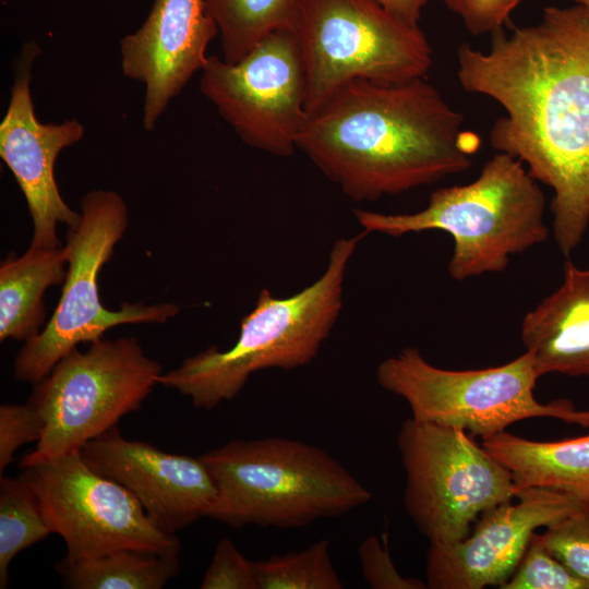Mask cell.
Masks as SVG:
<instances>
[{
  "label": "cell",
  "instance_id": "4",
  "mask_svg": "<svg viewBox=\"0 0 589 589\" xmlns=\"http://www.w3.org/2000/svg\"><path fill=\"white\" fill-rule=\"evenodd\" d=\"M200 458L217 491L207 517L235 528L304 527L342 516L372 498L330 454L299 440H233Z\"/></svg>",
  "mask_w": 589,
  "mask_h": 589
},
{
  "label": "cell",
  "instance_id": "8",
  "mask_svg": "<svg viewBox=\"0 0 589 589\" xmlns=\"http://www.w3.org/2000/svg\"><path fill=\"white\" fill-rule=\"evenodd\" d=\"M306 76L308 115L354 81L425 77L432 47L418 26L377 0H304L293 28Z\"/></svg>",
  "mask_w": 589,
  "mask_h": 589
},
{
  "label": "cell",
  "instance_id": "24",
  "mask_svg": "<svg viewBox=\"0 0 589 589\" xmlns=\"http://www.w3.org/2000/svg\"><path fill=\"white\" fill-rule=\"evenodd\" d=\"M540 534L548 550L589 589V500Z\"/></svg>",
  "mask_w": 589,
  "mask_h": 589
},
{
  "label": "cell",
  "instance_id": "19",
  "mask_svg": "<svg viewBox=\"0 0 589 589\" xmlns=\"http://www.w3.org/2000/svg\"><path fill=\"white\" fill-rule=\"evenodd\" d=\"M68 254L64 245H29L16 256L11 253L0 265V340L24 341L41 332L46 310L44 293L64 284Z\"/></svg>",
  "mask_w": 589,
  "mask_h": 589
},
{
  "label": "cell",
  "instance_id": "13",
  "mask_svg": "<svg viewBox=\"0 0 589 589\" xmlns=\"http://www.w3.org/2000/svg\"><path fill=\"white\" fill-rule=\"evenodd\" d=\"M40 53L36 41H27L16 61L7 112L0 123V157L14 176L33 223L31 245L60 247L59 224L74 228L81 213L63 201L55 178L60 152L82 140L84 125L76 119L41 123L31 93L32 69Z\"/></svg>",
  "mask_w": 589,
  "mask_h": 589
},
{
  "label": "cell",
  "instance_id": "7",
  "mask_svg": "<svg viewBox=\"0 0 589 589\" xmlns=\"http://www.w3.org/2000/svg\"><path fill=\"white\" fill-rule=\"evenodd\" d=\"M128 223L127 204L115 191L93 190L82 197L81 220L69 228L64 244L68 272L59 303L41 332L17 352L15 380L37 384L80 344L100 339L118 325L161 324L179 313L177 304L167 302H123L119 310L103 305L98 276Z\"/></svg>",
  "mask_w": 589,
  "mask_h": 589
},
{
  "label": "cell",
  "instance_id": "26",
  "mask_svg": "<svg viewBox=\"0 0 589 589\" xmlns=\"http://www.w3.org/2000/svg\"><path fill=\"white\" fill-rule=\"evenodd\" d=\"M45 420L29 402L0 406V472L11 464L14 453L29 442H38Z\"/></svg>",
  "mask_w": 589,
  "mask_h": 589
},
{
  "label": "cell",
  "instance_id": "12",
  "mask_svg": "<svg viewBox=\"0 0 589 589\" xmlns=\"http://www.w3.org/2000/svg\"><path fill=\"white\" fill-rule=\"evenodd\" d=\"M201 94L249 146L287 157L306 122V76L293 29H279L241 60L208 56Z\"/></svg>",
  "mask_w": 589,
  "mask_h": 589
},
{
  "label": "cell",
  "instance_id": "6",
  "mask_svg": "<svg viewBox=\"0 0 589 589\" xmlns=\"http://www.w3.org/2000/svg\"><path fill=\"white\" fill-rule=\"evenodd\" d=\"M376 381L401 397L412 418L462 430L482 440L531 418H553L589 428V410L567 399L548 404L534 397L540 375L526 351L498 366L447 370L424 359L414 347L404 348L376 368Z\"/></svg>",
  "mask_w": 589,
  "mask_h": 589
},
{
  "label": "cell",
  "instance_id": "28",
  "mask_svg": "<svg viewBox=\"0 0 589 589\" xmlns=\"http://www.w3.org/2000/svg\"><path fill=\"white\" fill-rule=\"evenodd\" d=\"M376 536L365 538L358 548L362 576L373 589H426V582L401 575L393 563L387 543Z\"/></svg>",
  "mask_w": 589,
  "mask_h": 589
},
{
  "label": "cell",
  "instance_id": "25",
  "mask_svg": "<svg viewBox=\"0 0 589 589\" xmlns=\"http://www.w3.org/2000/svg\"><path fill=\"white\" fill-rule=\"evenodd\" d=\"M501 589H587L533 532L515 569Z\"/></svg>",
  "mask_w": 589,
  "mask_h": 589
},
{
  "label": "cell",
  "instance_id": "31",
  "mask_svg": "<svg viewBox=\"0 0 589 589\" xmlns=\"http://www.w3.org/2000/svg\"><path fill=\"white\" fill-rule=\"evenodd\" d=\"M575 4L581 7L589 14V0H574Z\"/></svg>",
  "mask_w": 589,
  "mask_h": 589
},
{
  "label": "cell",
  "instance_id": "2",
  "mask_svg": "<svg viewBox=\"0 0 589 589\" xmlns=\"http://www.w3.org/2000/svg\"><path fill=\"white\" fill-rule=\"evenodd\" d=\"M462 124L425 77L354 81L308 115L297 148L349 199L373 202L471 167Z\"/></svg>",
  "mask_w": 589,
  "mask_h": 589
},
{
  "label": "cell",
  "instance_id": "17",
  "mask_svg": "<svg viewBox=\"0 0 589 589\" xmlns=\"http://www.w3.org/2000/svg\"><path fill=\"white\" fill-rule=\"evenodd\" d=\"M521 341L540 376L589 377V268L565 261L560 287L524 316Z\"/></svg>",
  "mask_w": 589,
  "mask_h": 589
},
{
  "label": "cell",
  "instance_id": "16",
  "mask_svg": "<svg viewBox=\"0 0 589 589\" xmlns=\"http://www.w3.org/2000/svg\"><path fill=\"white\" fill-rule=\"evenodd\" d=\"M217 35L205 0H155L141 27L120 40L123 75L145 87V131H154L171 100L202 71Z\"/></svg>",
  "mask_w": 589,
  "mask_h": 589
},
{
  "label": "cell",
  "instance_id": "32",
  "mask_svg": "<svg viewBox=\"0 0 589 589\" xmlns=\"http://www.w3.org/2000/svg\"><path fill=\"white\" fill-rule=\"evenodd\" d=\"M589 500V498H588Z\"/></svg>",
  "mask_w": 589,
  "mask_h": 589
},
{
  "label": "cell",
  "instance_id": "21",
  "mask_svg": "<svg viewBox=\"0 0 589 589\" xmlns=\"http://www.w3.org/2000/svg\"><path fill=\"white\" fill-rule=\"evenodd\" d=\"M303 1L205 0L218 28L221 58L236 63L269 34L293 29Z\"/></svg>",
  "mask_w": 589,
  "mask_h": 589
},
{
  "label": "cell",
  "instance_id": "20",
  "mask_svg": "<svg viewBox=\"0 0 589 589\" xmlns=\"http://www.w3.org/2000/svg\"><path fill=\"white\" fill-rule=\"evenodd\" d=\"M179 557L132 550L57 564L63 585L72 589H160L178 575Z\"/></svg>",
  "mask_w": 589,
  "mask_h": 589
},
{
  "label": "cell",
  "instance_id": "3",
  "mask_svg": "<svg viewBox=\"0 0 589 589\" xmlns=\"http://www.w3.org/2000/svg\"><path fill=\"white\" fill-rule=\"evenodd\" d=\"M364 236L336 240L324 273L299 292L279 298L263 288L231 348L211 346L188 357L163 373L159 384L189 397L195 408L212 410L233 400L259 371L312 362L339 316L348 264Z\"/></svg>",
  "mask_w": 589,
  "mask_h": 589
},
{
  "label": "cell",
  "instance_id": "5",
  "mask_svg": "<svg viewBox=\"0 0 589 589\" xmlns=\"http://www.w3.org/2000/svg\"><path fill=\"white\" fill-rule=\"evenodd\" d=\"M545 197L522 163L497 152L476 180L435 190L428 205L410 214L354 209L365 235L390 237L441 230L453 238L448 273L466 280L506 269L510 257L544 242Z\"/></svg>",
  "mask_w": 589,
  "mask_h": 589
},
{
  "label": "cell",
  "instance_id": "23",
  "mask_svg": "<svg viewBox=\"0 0 589 589\" xmlns=\"http://www.w3.org/2000/svg\"><path fill=\"white\" fill-rule=\"evenodd\" d=\"M257 589H342L330 556V542L318 540L284 555L253 561Z\"/></svg>",
  "mask_w": 589,
  "mask_h": 589
},
{
  "label": "cell",
  "instance_id": "18",
  "mask_svg": "<svg viewBox=\"0 0 589 589\" xmlns=\"http://www.w3.org/2000/svg\"><path fill=\"white\" fill-rule=\"evenodd\" d=\"M481 445L509 471L516 491L546 488L589 498V434L539 442L503 431Z\"/></svg>",
  "mask_w": 589,
  "mask_h": 589
},
{
  "label": "cell",
  "instance_id": "29",
  "mask_svg": "<svg viewBox=\"0 0 589 589\" xmlns=\"http://www.w3.org/2000/svg\"><path fill=\"white\" fill-rule=\"evenodd\" d=\"M474 36L503 28L512 11L522 0H442Z\"/></svg>",
  "mask_w": 589,
  "mask_h": 589
},
{
  "label": "cell",
  "instance_id": "27",
  "mask_svg": "<svg viewBox=\"0 0 589 589\" xmlns=\"http://www.w3.org/2000/svg\"><path fill=\"white\" fill-rule=\"evenodd\" d=\"M202 589H257L253 561L228 538L217 543L203 576Z\"/></svg>",
  "mask_w": 589,
  "mask_h": 589
},
{
  "label": "cell",
  "instance_id": "22",
  "mask_svg": "<svg viewBox=\"0 0 589 589\" xmlns=\"http://www.w3.org/2000/svg\"><path fill=\"white\" fill-rule=\"evenodd\" d=\"M51 530L37 498L22 479L1 476L0 480V588L9 584V567L14 557L44 540Z\"/></svg>",
  "mask_w": 589,
  "mask_h": 589
},
{
  "label": "cell",
  "instance_id": "1",
  "mask_svg": "<svg viewBox=\"0 0 589 589\" xmlns=\"http://www.w3.org/2000/svg\"><path fill=\"white\" fill-rule=\"evenodd\" d=\"M460 86L498 103L491 145L552 188L553 236L563 255L589 225V14L546 7L542 21L492 34L488 52L457 50Z\"/></svg>",
  "mask_w": 589,
  "mask_h": 589
},
{
  "label": "cell",
  "instance_id": "15",
  "mask_svg": "<svg viewBox=\"0 0 589 589\" xmlns=\"http://www.w3.org/2000/svg\"><path fill=\"white\" fill-rule=\"evenodd\" d=\"M80 454L94 471L128 489L166 532L207 517L215 502L214 480L200 457L127 440L117 426L84 444Z\"/></svg>",
  "mask_w": 589,
  "mask_h": 589
},
{
  "label": "cell",
  "instance_id": "10",
  "mask_svg": "<svg viewBox=\"0 0 589 589\" xmlns=\"http://www.w3.org/2000/svg\"><path fill=\"white\" fill-rule=\"evenodd\" d=\"M397 448L405 509L431 544L465 539L483 512L516 496L509 471L462 430L411 417L400 425Z\"/></svg>",
  "mask_w": 589,
  "mask_h": 589
},
{
  "label": "cell",
  "instance_id": "30",
  "mask_svg": "<svg viewBox=\"0 0 589 589\" xmlns=\"http://www.w3.org/2000/svg\"><path fill=\"white\" fill-rule=\"evenodd\" d=\"M390 14L400 21L418 26L421 11L428 0H377Z\"/></svg>",
  "mask_w": 589,
  "mask_h": 589
},
{
  "label": "cell",
  "instance_id": "14",
  "mask_svg": "<svg viewBox=\"0 0 589 589\" xmlns=\"http://www.w3.org/2000/svg\"><path fill=\"white\" fill-rule=\"evenodd\" d=\"M517 502L483 512L474 530L450 544H431L426 553L430 589L500 588L522 556L533 532L580 507L581 496L546 488L517 491Z\"/></svg>",
  "mask_w": 589,
  "mask_h": 589
},
{
  "label": "cell",
  "instance_id": "11",
  "mask_svg": "<svg viewBox=\"0 0 589 589\" xmlns=\"http://www.w3.org/2000/svg\"><path fill=\"white\" fill-rule=\"evenodd\" d=\"M52 533L67 557L82 560L118 550L179 557L175 533L157 527L123 485L94 471L80 452L22 468Z\"/></svg>",
  "mask_w": 589,
  "mask_h": 589
},
{
  "label": "cell",
  "instance_id": "9",
  "mask_svg": "<svg viewBox=\"0 0 589 589\" xmlns=\"http://www.w3.org/2000/svg\"><path fill=\"white\" fill-rule=\"evenodd\" d=\"M161 374V364L135 337L100 338L84 352L73 349L35 384L27 400L44 418L45 431L20 468L80 452L137 411Z\"/></svg>",
  "mask_w": 589,
  "mask_h": 589
}]
</instances>
